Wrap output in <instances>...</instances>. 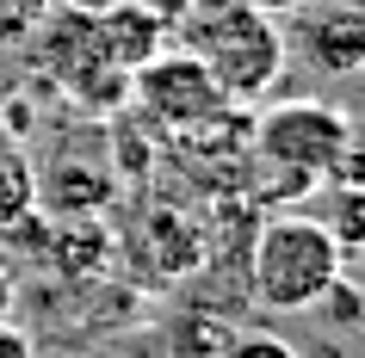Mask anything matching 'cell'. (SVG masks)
<instances>
[{"instance_id":"ba28073f","label":"cell","mask_w":365,"mask_h":358,"mask_svg":"<svg viewBox=\"0 0 365 358\" xmlns=\"http://www.w3.org/2000/svg\"><path fill=\"white\" fill-rule=\"evenodd\" d=\"M93 19H99V38H106V56H112L124 75L143 68L155 50H168L161 38L173 31L149 0H112V6H93Z\"/></svg>"},{"instance_id":"9a60e30c","label":"cell","mask_w":365,"mask_h":358,"mask_svg":"<svg viewBox=\"0 0 365 358\" xmlns=\"http://www.w3.org/2000/svg\"><path fill=\"white\" fill-rule=\"evenodd\" d=\"M68 6H112V0H68Z\"/></svg>"},{"instance_id":"7a4b0ae2","label":"cell","mask_w":365,"mask_h":358,"mask_svg":"<svg viewBox=\"0 0 365 358\" xmlns=\"http://www.w3.org/2000/svg\"><path fill=\"white\" fill-rule=\"evenodd\" d=\"M173 31H180V50H192L235 105L267 93L291 50L285 25L272 13H260V6H248V0H192Z\"/></svg>"},{"instance_id":"8fae6325","label":"cell","mask_w":365,"mask_h":358,"mask_svg":"<svg viewBox=\"0 0 365 358\" xmlns=\"http://www.w3.org/2000/svg\"><path fill=\"white\" fill-rule=\"evenodd\" d=\"M38 19H43V0H0V43L31 38Z\"/></svg>"},{"instance_id":"4fadbf2b","label":"cell","mask_w":365,"mask_h":358,"mask_svg":"<svg viewBox=\"0 0 365 358\" xmlns=\"http://www.w3.org/2000/svg\"><path fill=\"white\" fill-rule=\"evenodd\" d=\"M248 6H260V13H272V19H279V13H304L309 0H248Z\"/></svg>"},{"instance_id":"7c38bea8","label":"cell","mask_w":365,"mask_h":358,"mask_svg":"<svg viewBox=\"0 0 365 358\" xmlns=\"http://www.w3.org/2000/svg\"><path fill=\"white\" fill-rule=\"evenodd\" d=\"M0 358H31V346H25V334H13V321L0 327Z\"/></svg>"},{"instance_id":"9c48e42d","label":"cell","mask_w":365,"mask_h":358,"mask_svg":"<svg viewBox=\"0 0 365 358\" xmlns=\"http://www.w3.org/2000/svg\"><path fill=\"white\" fill-rule=\"evenodd\" d=\"M25 204H31V173H25V161L0 154V223H13Z\"/></svg>"},{"instance_id":"3957f363","label":"cell","mask_w":365,"mask_h":358,"mask_svg":"<svg viewBox=\"0 0 365 358\" xmlns=\"http://www.w3.org/2000/svg\"><path fill=\"white\" fill-rule=\"evenodd\" d=\"M341 278H346V253L328 235L322 216H272V223H260L254 253H248V290L260 309H279V315L322 309V297Z\"/></svg>"},{"instance_id":"5b68a950","label":"cell","mask_w":365,"mask_h":358,"mask_svg":"<svg viewBox=\"0 0 365 358\" xmlns=\"http://www.w3.org/2000/svg\"><path fill=\"white\" fill-rule=\"evenodd\" d=\"M130 105L149 117L155 130L186 136L205 117H217L223 105H235V99L217 87V75L192 50H155L143 68H130Z\"/></svg>"},{"instance_id":"5bb4252c","label":"cell","mask_w":365,"mask_h":358,"mask_svg":"<svg viewBox=\"0 0 365 358\" xmlns=\"http://www.w3.org/2000/svg\"><path fill=\"white\" fill-rule=\"evenodd\" d=\"M13 321V284H6V272H0V327Z\"/></svg>"},{"instance_id":"8992f818","label":"cell","mask_w":365,"mask_h":358,"mask_svg":"<svg viewBox=\"0 0 365 358\" xmlns=\"http://www.w3.org/2000/svg\"><path fill=\"white\" fill-rule=\"evenodd\" d=\"M285 43H297V56H304L309 68L346 80V75H359V62H365V13L353 0L316 6V13L297 19V31H285Z\"/></svg>"},{"instance_id":"277c9868","label":"cell","mask_w":365,"mask_h":358,"mask_svg":"<svg viewBox=\"0 0 365 358\" xmlns=\"http://www.w3.org/2000/svg\"><path fill=\"white\" fill-rule=\"evenodd\" d=\"M31 38H38V62L56 75V87H68L87 112H112V105L130 99V75L106 56V38H99L93 6L43 13Z\"/></svg>"},{"instance_id":"6da1fadb","label":"cell","mask_w":365,"mask_h":358,"mask_svg":"<svg viewBox=\"0 0 365 358\" xmlns=\"http://www.w3.org/2000/svg\"><path fill=\"white\" fill-rule=\"evenodd\" d=\"M248 149L260 173L279 179V191H309V186H346L359 179L353 154V117L328 99H279L260 117H248Z\"/></svg>"},{"instance_id":"52a82bcc","label":"cell","mask_w":365,"mask_h":358,"mask_svg":"<svg viewBox=\"0 0 365 358\" xmlns=\"http://www.w3.org/2000/svg\"><path fill=\"white\" fill-rule=\"evenodd\" d=\"M124 247H130V265L143 272V278H155V284L186 278V272L205 260V247H198V228L186 223L180 210H149V216H143V228H136Z\"/></svg>"},{"instance_id":"30bf717a","label":"cell","mask_w":365,"mask_h":358,"mask_svg":"<svg viewBox=\"0 0 365 358\" xmlns=\"http://www.w3.org/2000/svg\"><path fill=\"white\" fill-rule=\"evenodd\" d=\"M217 358H297V346H285L279 334H235V339H223Z\"/></svg>"}]
</instances>
